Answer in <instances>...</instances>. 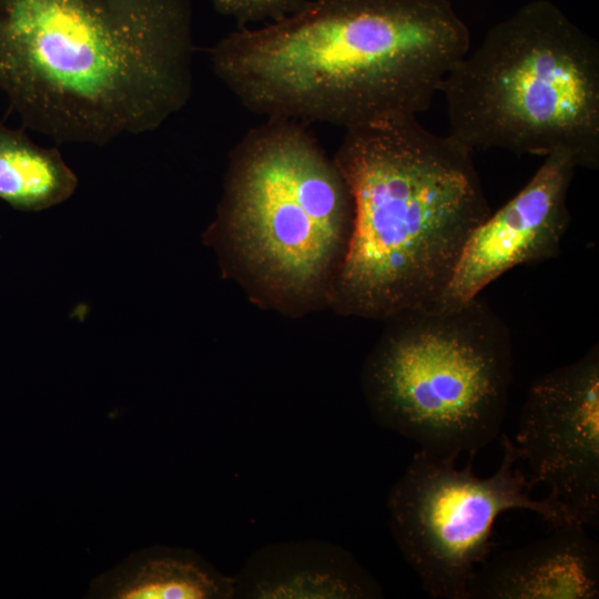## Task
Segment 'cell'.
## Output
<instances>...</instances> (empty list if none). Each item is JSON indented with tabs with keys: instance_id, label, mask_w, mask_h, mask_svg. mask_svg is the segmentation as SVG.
<instances>
[{
	"instance_id": "1",
	"label": "cell",
	"mask_w": 599,
	"mask_h": 599,
	"mask_svg": "<svg viewBox=\"0 0 599 599\" xmlns=\"http://www.w3.org/2000/svg\"><path fill=\"white\" fill-rule=\"evenodd\" d=\"M469 49L449 0H307L227 33L209 59L251 112L348 129L426 111Z\"/></svg>"
},
{
	"instance_id": "2",
	"label": "cell",
	"mask_w": 599,
	"mask_h": 599,
	"mask_svg": "<svg viewBox=\"0 0 599 599\" xmlns=\"http://www.w3.org/2000/svg\"><path fill=\"white\" fill-rule=\"evenodd\" d=\"M190 0H0V90L28 128L103 145L193 90Z\"/></svg>"
},
{
	"instance_id": "3",
	"label": "cell",
	"mask_w": 599,
	"mask_h": 599,
	"mask_svg": "<svg viewBox=\"0 0 599 599\" xmlns=\"http://www.w3.org/2000/svg\"><path fill=\"white\" fill-rule=\"evenodd\" d=\"M470 148L399 115L345 129L334 161L353 201L336 293L352 313L430 308L491 213Z\"/></svg>"
},
{
	"instance_id": "4",
	"label": "cell",
	"mask_w": 599,
	"mask_h": 599,
	"mask_svg": "<svg viewBox=\"0 0 599 599\" xmlns=\"http://www.w3.org/2000/svg\"><path fill=\"white\" fill-rule=\"evenodd\" d=\"M449 134L471 150L599 165V47L550 0L491 27L446 74Z\"/></svg>"
},
{
	"instance_id": "5",
	"label": "cell",
	"mask_w": 599,
	"mask_h": 599,
	"mask_svg": "<svg viewBox=\"0 0 599 599\" xmlns=\"http://www.w3.org/2000/svg\"><path fill=\"white\" fill-rule=\"evenodd\" d=\"M398 323L364 369L372 418L432 455L474 457L499 438L512 382L507 327L478 297Z\"/></svg>"
},
{
	"instance_id": "6",
	"label": "cell",
	"mask_w": 599,
	"mask_h": 599,
	"mask_svg": "<svg viewBox=\"0 0 599 599\" xmlns=\"http://www.w3.org/2000/svg\"><path fill=\"white\" fill-rule=\"evenodd\" d=\"M221 212L244 262L275 290L302 295L338 268L353 201L301 122L267 119L234 148Z\"/></svg>"
},
{
	"instance_id": "7",
	"label": "cell",
	"mask_w": 599,
	"mask_h": 599,
	"mask_svg": "<svg viewBox=\"0 0 599 599\" xmlns=\"http://www.w3.org/2000/svg\"><path fill=\"white\" fill-rule=\"evenodd\" d=\"M498 439L502 459L489 477L474 474L471 456L458 469L456 459L419 449L389 490L386 507L394 539L433 598L466 599L500 514L534 511L551 528L579 524L549 497L530 496L534 485L517 467L516 445L507 435Z\"/></svg>"
},
{
	"instance_id": "8",
	"label": "cell",
	"mask_w": 599,
	"mask_h": 599,
	"mask_svg": "<svg viewBox=\"0 0 599 599\" xmlns=\"http://www.w3.org/2000/svg\"><path fill=\"white\" fill-rule=\"evenodd\" d=\"M530 483L581 525L599 524V348L537 379L514 443Z\"/></svg>"
},
{
	"instance_id": "9",
	"label": "cell",
	"mask_w": 599,
	"mask_h": 599,
	"mask_svg": "<svg viewBox=\"0 0 599 599\" xmlns=\"http://www.w3.org/2000/svg\"><path fill=\"white\" fill-rule=\"evenodd\" d=\"M577 167L567 153L545 156L528 183L471 232L434 307L460 306L512 267L556 256L570 221L567 199Z\"/></svg>"
},
{
	"instance_id": "10",
	"label": "cell",
	"mask_w": 599,
	"mask_h": 599,
	"mask_svg": "<svg viewBox=\"0 0 599 599\" xmlns=\"http://www.w3.org/2000/svg\"><path fill=\"white\" fill-rule=\"evenodd\" d=\"M485 560L466 599H593L599 596V548L580 524Z\"/></svg>"
},
{
	"instance_id": "11",
	"label": "cell",
	"mask_w": 599,
	"mask_h": 599,
	"mask_svg": "<svg viewBox=\"0 0 599 599\" xmlns=\"http://www.w3.org/2000/svg\"><path fill=\"white\" fill-rule=\"evenodd\" d=\"M234 577V598L374 599L380 585L348 550L321 540L267 545Z\"/></svg>"
},
{
	"instance_id": "12",
	"label": "cell",
	"mask_w": 599,
	"mask_h": 599,
	"mask_svg": "<svg viewBox=\"0 0 599 599\" xmlns=\"http://www.w3.org/2000/svg\"><path fill=\"white\" fill-rule=\"evenodd\" d=\"M89 598L232 599L234 577L192 549L154 546L131 554L95 578Z\"/></svg>"
},
{
	"instance_id": "13",
	"label": "cell",
	"mask_w": 599,
	"mask_h": 599,
	"mask_svg": "<svg viewBox=\"0 0 599 599\" xmlns=\"http://www.w3.org/2000/svg\"><path fill=\"white\" fill-rule=\"evenodd\" d=\"M78 177L59 150L34 143L0 123V199L12 207L39 212L67 201Z\"/></svg>"
},
{
	"instance_id": "14",
	"label": "cell",
	"mask_w": 599,
	"mask_h": 599,
	"mask_svg": "<svg viewBox=\"0 0 599 599\" xmlns=\"http://www.w3.org/2000/svg\"><path fill=\"white\" fill-rule=\"evenodd\" d=\"M307 0H212L215 10L230 17L238 24V28L248 27L251 23L275 22L297 10Z\"/></svg>"
}]
</instances>
